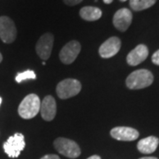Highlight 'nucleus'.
Here are the masks:
<instances>
[{"label":"nucleus","instance_id":"nucleus-1","mask_svg":"<svg viewBox=\"0 0 159 159\" xmlns=\"http://www.w3.org/2000/svg\"><path fill=\"white\" fill-rule=\"evenodd\" d=\"M154 76L147 69H140L133 72L126 78L125 83L130 89H142L152 84Z\"/></svg>","mask_w":159,"mask_h":159},{"label":"nucleus","instance_id":"nucleus-2","mask_svg":"<svg viewBox=\"0 0 159 159\" xmlns=\"http://www.w3.org/2000/svg\"><path fill=\"white\" fill-rule=\"evenodd\" d=\"M41 100L35 94H30L23 99L19 105V115L24 119H30L35 117L40 111Z\"/></svg>","mask_w":159,"mask_h":159},{"label":"nucleus","instance_id":"nucleus-3","mask_svg":"<svg viewBox=\"0 0 159 159\" xmlns=\"http://www.w3.org/2000/svg\"><path fill=\"white\" fill-rule=\"evenodd\" d=\"M54 147L63 156L68 158H77L81 153L79 145L70 139L59 137L54 141Z\"/></svg>","mask_w":159,"mask_h":159},{"label":"nucleus","instance_id":"nucleus-4","mask_svg":"<svg viewBox=\"0 0 159 159\" xmlns=\"http://www.w3.org/2000/svg\"><path fill=\"white\" fill-rule=\"evenodd\" d=\"M81 90V84L78 80L66 79L60 81L57 86L56 92L61 99H68L75 97Z\"/></svg>","mask_w":159,"mask_h":159},{"label":"nucleus","instance_id":"nucleus-5","mask_svg":"<svg viewBox=\"0 0 159 159\" xmlns=\"http://www.w3.org/2000/svg\"><path fill=\"white\" fill-rule=\"evenodd\" d=\"M25 140L22 134L17 133L8 138L3 148L6 154L11 158H17L25 148Z\"/></svg>","mask_w":159,"mask_h":159},{"label":"nucleus","instance_id":"nucleus-6","mask_svg":"<svg viewBox=\"0 0 159 159\" xmlns=\"http://www.w3.org/2000/svg\"><path fill=\"white\" fill-rule=\"evenodd\" d=\"M17 36V29L12 20L7 16L0 17V38L5 43H11Z\"/></svg>","mask_w":159,"mask_h":159},{"label":"nucleus","instance_id":"nucleus-7","mask_svg":"<svg viewBox=\"0 0 159 159\" xmlns=\"http://www.w3.org/2000/svg\"><path fill=\"white\" fill-rule=\"evenodd\" d=\"M53 43H54V36L51 33L43 34L37 41L35 45V51L40 58H42L43 61L49 59V57H51Z\"/></svg>","mask_w":159,"mask_h":159},{"label":"nucleus","instance_id":"nucleus-8","mask_svg":"<svg viewBox=\"0 0 159 159\" xmlns=\"http://www.w3.org/2000/svg\"><path fill=\"white\" fill-rule=\"evenodd\" d=\"M80 49L81 47L78 41L74 40L67 43L63 47L59 53V58L61 62L66 65H70L74 62V60L76 59V57H78L80 52Z\"/></svg>","mask_w":159,"mask_h":159},{"label":"nucleus","instance_id":"nucleus-9","mask_svg":"<svg viewBox=\"0 0 159 159\" xmlns=\"http://www.w3.org/2000/svg\"><path fill=\"white\" fill-rule=\"evenodd\" d=\"M132 20H133L132 11L127 8H121L114 14L112 22L114 27L118 30L121 32H125L130 27Z\"/></svg>","mask_w":159,"mask_h":159},{"label":"nucleus","instance_id":"nucleus-10","mask_svg":"<svg viewBox=\"0 0 159 159\" xmlns=\"http://www.w3.org/2000/svg\"><path fill=\"white\" fill-rule=\"evenodd\" d=\"M121 48V41L119 37L112 36L107 39L99 48V55L102 58H110L115 56Z\"/></svg>","mask_w":159,"mask_h":159},{"label":"nucleus","instance_id":"nucleus-11","mask_svg":"<svg viewBox=\"0 0 159 159\" xmlns=\"http://www.w3.org/2000/svg\"><path fill=\"white\" fill-rule=\"evenodd\" d=\"M111 135L112 138L122 142H132L139 137V132L132 127L127 126H117L111 130Z\"/></svg>","mask_w":159,"mask_h":159},{"label":"nucleus","instance_id":"nucleus-12","mask_svg":"<svg viewBox=\"0 0 159 159\" xmlns=\"http://www.w3.org/2000/svg\"><path fill=\"white\" fill-rule=\"evenodd\" d=\"M40 112L42 118L45 121H51L54 119L57 113V104L54 97L47 96L41 102Z\"/></svg>","mask_w":159,"mask_h":159},{"label":"nucleus","instance_id":"nucleus-13","mask_svg":"<svg viewBox=\"0 0 159 159\" xmlns=\"http://www.w3.org/2000/svg\"><path fill=\"white\" fill-rule=\"evenodd\" d=\"M148 56V47L144 44H139L128 53L126 57V62L132 66H135L143 62L144 60H146Z\"/></svg>","mask_w":159,"mask_h":159},{"label":"nucleus","instance_id":"nucleus-14","mask_svg":"<svg viewBox=\"0 0 159 159\" xmlns=\"http://www.w3.org/2000/svg\"><path fill=\"white\" fill-rule=\"evenodd\" d=\"M159 144V139L156 136H148L142 139L137 144L138 150L142 154H152Z\"/></svg>","mask_w":159,"mask_h":159},{"label":"nucleus","instance_id":"nucleus-15","mask_svg":"<svg viewBox=\"0 0 159 159\" xmlns=\"http://www.w3.org/2000/svg\"><path fill=\"white\" fill-rule=\"evenodd\" d=\"M102 11L98 7L85 6L80 11V16L87 21H95L102 17Z\"/></svg>","mask_w":159,"mask_h":159},{"label":"nucleus","instance_id":"nucleus-16","mask_svg":"<svg viewBox=\"0 0 159 159\" xmlns=\"http://www.w3.org/2000/svg\"><path fill=\"white\" fill-rule=\"evenodd\" d=\"M156 2L157 0H129V5L134 11H139L151 7Z\"/></svg>","mask_w":159,"mask_h":159},{"label":"nucleus","instance_id":"nucleus-17","mask_svg":"<svg viewBox=\"0 0 159 159\" xmlns=\"http://www.w3.org/2000/svg\"><path fill=\"white\" fill-rule=\"evenodd\" d=\"M35 78H36V75L34 74V71L27 70V71L22 72V73H19L15 77V80L18 83H20L26 80H35Z\"/></svg>","mask_w":159,"mask_h":159},{"label":"nucleus","instance_id":"nucleus-18","mask_svg":"<svg viewBox=\"0 0 159 159\" xmlns=\"http://www.w3.org/2000/svg\"><path fill=\"white\" fill-rule=\"evenodd\" d=\"M63 1H64V3H65L66 5H67V6H76V5H78V4L82 2V0H63Z\"/></svg>","mask_w":159,"mask_h":159},{"label":"nucleus","instance_id":"nucleus-19","mask_svg":"<svg viewBox=\"0 0 159 159\" xmlns=\"http://www.w3.org/2000/svg\"><path fill=\"white\" fill-rule=\"evenodd\" d=\"M151 60H152V62H153L155 65L159 66V50L158 51H156L153 55H152V58H151Z\"/></svg>","mask_w":159,"mask_h":159},{"label":"nucleus","instance_id":"nucleus-20","mask_svg":"<svg viewBox=\"0 0 159 159\" xmlns=\"http://www.w3.org/2000/svg\"><path fill=\"white\" fill-rule=\"evenodd\" d=\"M41 159H60L58 157V156L57 155H53V154H51V155H46L44 157H43Z\"/></svg>","mask_w":159,"mask_h":159},{"label":"nucleus","instance_id":"nucleus-21","mask_svg":"<svg viewBox=\"0 0 159 159\" xmlns=\"http://www.w3.org/2000/svg\"><path fill=\"white\" fill-rule=\"evenodd\" d=\"M87 159H101V157L99 156H97V155H94V156H91V157H89V158Z\"/></svg>","mask_w":159,"mask_h":159},{"label":"nucleus","instance_id":"nucleus-22","mask_svg":"<svg viewBox=\"0 0 159 159\" xmlns=\"http://www.w3.org/2000/svg\"><path fill=\"white\" fill-rule=\"evenodd\" d=\"M113 0H103V3L106 4V5H109V4H111Z\"/></svg>","mask_w":159,"mask_h":159},{"label":"nucleus","instance_id":"nucleus-23","mask_svg":"<svg viewBox=\"0 0 159 159\" xmlns=\"http://www.w3.org/2000/svg\"><path fill=\"white\" fill-rule=\"evenodd\" d=\"M139 159H158V158L154 157H142V158H139Z\"/></svg>","mask_w":159,"mask_h":159},{"label":"nucleus","instance_id":"nucleus-24","mask_svg":"<svg viewBox=\"0 0 159 159\" xmlns=\"http://www.w3.org/2000/svg\"><path fill=\"white\" fill-rule=\"evenodd\" d=\"M2 60H3V57H2V54L0 53V63L2 62Z\"/></svg>","mask_w":159,"mask_h":159},{"label":"nucleus","instance_id":"nucleus-25","mask_svg":"<svg viewBox=\"0 0 159 159\" xmlns=\"http://www.w3.org/2000/svg\"><path fill=\"white\" fill-rule=\"evenodd\" d=\"M1 103H2V98L0 97V105H1Z\"/></svg>","mask_w":159,"mask_h":159},{"label":"nucleus","instance_id":"nucleus-26","mask_svg":"<svg viewBox=\"0 0 159 159\" xmlns=\"http://www.w3.org/2000/svg\"><path fill=\"white\" fill-rule=\"evenodd\" d=\"M119 1H121V2H125L126 0H119Z\"/></svg>","mask_w":159,"mask_h":159}]
</instances>
